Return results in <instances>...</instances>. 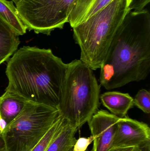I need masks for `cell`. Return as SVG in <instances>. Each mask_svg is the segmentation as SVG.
<instances>
[{"mask_svg": "<svg viewBox=\"0 0 150 151\" xmlns=\"http://www.w3.org/2000/svg\"><path fill=\"white\" fill-rule=\"evenodd\" d=\"M20 42L18 35L0 19V65L16 51Z\"/></svg>", "mask_w": 150, "mask_h": 151, "instance_id": "obj_11", "label": "cell"}, {"mask_svg": "<svg viewBox=\"0 0 150 151\" xmlns=\"http://www.w3.org/2000/svg\"><path fill=\"white\" fill-rule=\"evenodd\" d=\"M86 151H88V150H86Z\"/></svg>", "mask_w": 150, "mask_h": 151, "instance_id": "obj_25", "label": "cell"}, {"mask_svg": "<svg viewBox=\"0 0 150 151\" xmlns=\"http://www.w3.org/2000/svg\"><path fill=\"white\" fill-rule=\"evenodd\" d=\"M134 104L146 114L150 113V93L145 89L138 91L134 99Z\"/></svg>", "mask_w": 150, "mask_h": 151, "instance_id": "obj_16", "label": "cell"}, {"mask_svg": "<svg viewBox=\"0 0 150 151\" xmlns=\"http://www.w3.org/2000/svg\"><path fill=\"white\" fill-rule=\"evenodd\" d=\"M60 115L58 109L27 102L3 132L7 151H31Z\"/></svg>", "mask_w": 150, "mask_h": 151, "instance_id": "obj_5", "label": "cell"}, {"mask_svg": "<svg viewBox=\"0 0 150 151\" xmlns=\"http://www.w3.org/2000/svg\"><path fill=\"white\" fill-rule=\"evenodd\" d=\"M141 148L138 146L130 147H112L107 151H140Z\"/></svg>", "mask_w": 150, "mask_h": 151, "instance_id": "obj_19", "label": "cell"}, {"mask_svg": "<svg viewBox=\"0 0 150 151\" xmlns=\"http://www.w3.org/2000/svg\"><path fill=\"white\" fill-rule=\"evenodd\" d=\"M75 0H21L16 7L22 22L29 31L50 35L68 23Z\"/></svg>", "mask_w": 150, "mask_h": 151, "instance_id": "obj_6", "label": "cell"}, {"mask_svg": "<svg viewBox=\"0 0 150 151\" xmlns=\"http://www.w3.org/2000/svg\"><path fill=\"white\" fill-rule=\"evenodd\" d=\"M0 151H7L5 141L2 134H0Z\"/></svg>", "mask_w": 150, "mask_h": 151, "instance_id": "obj_20", "label": "cell"}, {"mask_svg": "<svg viewBox=\"0 0 150 151\" xmlns=\"http://www.w3.org/2000/svg\"><path fill=\"white\" fill-rule=\"evenodd\" d=\"M128 0H113L83 23L73 27L80 60L92 70L100 69L110 43L127 13Z\"/></svg>", "mask_w": 150, "mask_h": 151, "instance_id": "obj_3", "label": "cell"}, {"mask_svg": "<svg viewBox=\"0 0 150 151\" xmlns=\"http://www.w3.org/2000/svg\"><path fill=\"white\" fill-rule=\"evenodd\" d=\"M119 118L104 110L97 111L92 115L88 122L94 137L91 151H107L112 148Z\"/></svg>", "mask_w": 150, "mask_h": 151, "instance_id": "obj_8", "label": "cell"}, {"mask_svg": "<svg viewBox=\"0 0 150 151\" xmlns=\"http://www.w3.org/2000/svg\"><path fill=\"white\" fill-rule=\"evenodd\" d=\"M150 143V129L148 124L127 117L117 122L112 147L138 146Z\"/></svg>", "mask_w": 150, "mask_h": 151, "instance_id": "obj_7", "label": "cell"}, {"mask_svg": "<svg viewBox=\"0 0 150 151\" xmlns=\"http://www.w3.org/2000/svg\"><path fill=\"white\" fill-rule=\"evenodd\" d=\"M7 125H8V123H7V122L4 119L0 117V129L2 133Z\"/></svg>", "mask_w": 150, "mask_h": 151, "instance_id": "obj_21", "label": "cell"}, {"mask_svg": "<svg viewBox=\"0 0 150 151\" xmlns=\"http://www.w3.org/2000/svg\"><path fill=\"white\" fill-rule=\"evenodd\" d=\"M11 1L15 3V4H17L21 0H11Z\"/></svg>", "mask_w": 150, "mask_h": 151, "instance_id": "obj_23", "label": "cell"}, {"mask_svg": "<svg viewBox=\"0 0 150 151\" xmlns=\"http://www.w3.org/2000/svg\"><path fill=\"white\" fill-rule=\"evenodd\" d=\"M0 134H2V132L1 131V129H0Z\"/></svg>", "mask_w": 150, "mask_h": 151, "instance_id": "obj_24", "label": "cell"}, {"mask_svg": "<svg viewBox=\"0 0 150 151\" xmlns=\"http://www.w3.org/2000/svg\"><path fill=\"white\" fill-rule=\"evenodd\" d=\"M99 81L107 90L144 80L150 71V14L130 11L117 29L101 64Z\"/></svg>", "mask_w": 150, "mask_h": 151, "instance_id": "obj_1", "label": "cell"}, {"mask_svg": "<svg viewBox=\"0 0 150 151\" xmlns=\"http://www.w3.org/2000/svg\"><path fill=\"white\" fill-rule=\"evenodd\" d=\"M94 137L91 136L88 137H81L77 139L73 151H86L89 145L93 142Z\"/></svg>", "mask_w": 150, "mask_h": 151, "instance_id": "obj_17", "label": "cell"}, {"mask_svg": "<svg viewBox=\"0 0 150 151\" xmlns=\"http://www.w3.org/2000/svg\"><path fill=\"white\" fill-rule=\"evenodd\" d=\"M113 0H75L68 19L72 28L85 22Z\"/></svg>", "mask_w": 150, "mask_h": 151, "instance_id": "obj_9", "label": "cell"}, {"mask_svg": "<svg viewBox=\"0 0 150 151\" xmlns=\"http://www.w3.org/2000/svg\"><path fill=\"white\" fill-rule=\"evenodd\" d=\"M65 121V119L60 115L56 122L31 151H45L51 142L60 133Z\"/></svg>", "mask_w": 150, "mask_h": 151, "instance_id": "obj_15", "label": "cell"}, {"mask_svg": "<svg viewBox=\"0 0 150 151\" xmlns=\"http://www.w3.org/2000/svg\"><path fill=\"white\" fill-rule=\"evenodd\" d=\"M100 86L93 70L80 60L68 64L58 110L60 115L79 129L97 112Z\"/></svg>", "mask_w": 150, "mask_h": 151, "instance_id": "obj_4", "label": "cell"}, {"mask_svg": "<svg viewBox=\"0 0 150 151\" xmlns=\"http://www.w3.org/2000/svg\"><path fill=\"white\" fill-rule=\"evenodd\" d=\"M140 151H150V143L142 147Z\"/></svg>", "mask_w": 150, "mask_h": 151, "instance_id": "obj_22", "label": "cell"}, {"mask_svg": "<svg viewBox=\"0 0 150 151\" xmlns=\"http://www.w3.org/2000/svg\"><path fill=\"white\" fill-rule=\"evenodd\" d=\"M27 102L18 95L5 91L0 97V117L9 124L20 113Z\"/></svg>", "mask_w": 150, "mask_h": 151, "instance_id": "obj_12", "label": "cell"}, {"mask_svg": "<svg viewBox=\"0 0 150 151\" xmlns=\"http://www.w3.org/2000/svg\"><path fill=\"white\" fill-rule=\"evenodd\" d=\"M150 0H128L129 8L131 11H139L144 9L149 3Z\"/></svg>", "mask_w": 150, "mask_h": 151, "instance_id": "obj_18", "label": "cell"}, {"mask_svg": "<svg viewBox=\"0 0 150 151\" xmlns=\"http://www.w3.org/2000/svg\"><path fill=\"white\" fill-rule=\"evenodd\" d=\"M77 130L78 129L72 126L65 119L60 133L51 142L45 151H73L77 140L75 135Z\"/></svg>", "mask_w": 150, "mask_h": 151, "instance_id": "obj_13", "label": "cell"}, {"mask_svg": "<svg viewBox=\"0 0 150 151\" xmlns=\"http://www.w3.org/2000/svg\"><path fill=\"white\" fill-rule=\"evenodd\" d=\"M0 19L19 35L26 33V29L12 1L0 0Z\"/></svg>", "mask_w": 150, "mask_h": 151, "instance_id": "obj_14", "label": "cell"}, {"mask_svg": "<svg viewBox=\"0 0 150 151\" xmlns=\"http://www.w3.org/2000/svg\"><path fill=\"white\" fill-rule=\"evenodd\" d=\"M100 99L105 107L119 118L126 117L134 106V99L128 93L109 91L102 94Z\"/></svg>", "mask_w": 150, "mask_h": 151, "instance_id": "obj_10", "label": "cell"}, {"mask_svg": "<svg viewBox=\"0 0 150 151\" xmlns=\"http://www.w3.org/2000/svg\"><path fill=\"white\" fill-rule=\"evenodd\" d=\"M67 70L68 64L51 49L24 46L7 63L5 91L27 102L58 109Z\"/></svg>", "mask_w": 150, "mask_h": 151, "instance_id": "obj_2", "label": "cell"}]
</instances>
